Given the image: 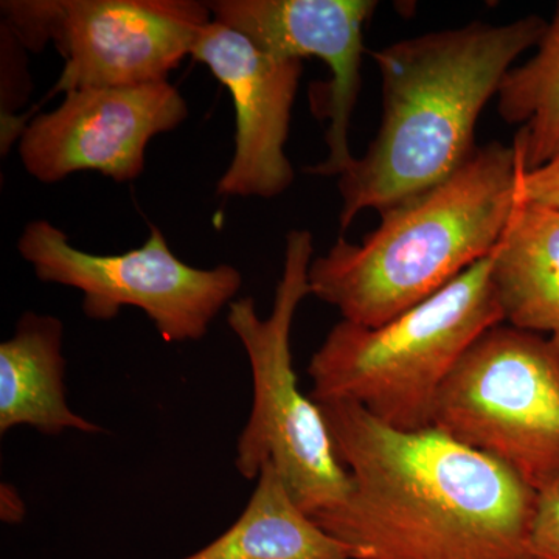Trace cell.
<instances>
[{"label": "cell", "instance_id": "cell-7", "mask_svg": "<svg viewBox=\"0 0 559 559\" xmlns=\"http://www.w3.org/2000/svg\"><path fill=\"white\" fill-rule=\"evenodd\" d=\"M16 246L40 282L83 294L87 319L109 322L123 308H139L170 344L201 341L242 286L230 264L202 270L183 263L156 226L139 249L97 255L70 245L50 221L33 219Z\"/></svg>", "mask_w": 559, "mask_h": 559}, {"label": "cell", "instance_id": "cell-19", "mask_svg": "<svg viewBox=\"0 0 559 559\" xmlns=\"http://www.w3.org/2000/svg\"><path fill=\"white\" fill-rule=\"evenodd\" d=\"M0 518L7 524H20L25 516V503L22 500L16 488L10 484H2V495H0Z\"/></svg>", "mask_w": 559, "mask_h": 559}, {"label": "cell", "instance_id": "cell-8", "mask_svg": "<svg viewBox=\"0 0 559 559\" xmlns=\"http://www.w3.org/2000/svg\"><path fill=\"white\" fill-rule=\"evenodd\" d=\"M187 117L186 98L168 81L73 91L57 109L25 124L17 151L25 171L43 183L80 171L131 182L145 170L151 140Z\"/></svg>", "mask_w": 559, "mask_h": 559}, {"label": "cell", "instance_id": "cell-9", "mask_svg": "<svg viewBox=\"0 0 559 559\" xmlns=\"http://www.w3.org/2000/svg\"><path fill=\"white\" fill-rule=\"evenodd\" d=\"M55 92L164 83L213 21L197 0H64Z\"/></svg>", "mask_w": 559, "mask_h": 559}, {"label": "cell", "instance_id": "cell-1", "mask_svg": "<svg viewBox=\"0 0 559 559\" xmlns=\"http://www.w3.org/2000/svg\"><path fill=\"white\" fill-rule=\"evenodd\" d=\"M347 496L312 516L352 559H535L538 491L439 429L399 430L352 403L319 404Z\"/></svg>", "mask_w": 559, "mask_h": 559}, {"label": "cell", "instance_id": "cell-13", "mask_svg": "<svg viewBox=\"0 0 559 559\" xmlns=\"http://www.w3.org/2000/svg\"><path fill=\"white\" fill-rule=\"evenodd\" d=\"M503 322L559 348V212L522 202L491 253Z\"/></svg>", "mask_w": 559, "mask_h": 559}, {"label": "cell", "instance_id": "cell-15", "mask_svg": "<svg viewBox=\"0 0 559 559\" xmlns=\"http://www.w3.org/2000/svg\"><path fill=\"white\" fill-rule=\"evenodd\" d=\"M498 110L503 121L521 127L513 146L524 171L559 156V3L535 55L502 80Z\"/></svg>", "mask_w": 559, "mask_h": 559}, {"label": "cell", "instance_id": "cell-5", "mask_svg": "<svg viewBox=\"0 0 559 559\" xmlns=\"http://www.w3.org/2000/svg\"><path fill=\"white\" fill-rule=\"evenodd\" d=\"M312 253L311 231L289 230L271 314L261 318L252 297L231 301L227 312V325L241 342L252 373V409L235 466L246 480H257L272 463L311 518L336 507L349 488L323 412L301 392L293 366L290 333L301 300L311 296Z\"/></svg>", "mask_w": 559, "mask_h": 559}, {"label": "cell", "instance_id": "cell-14", "mask_svg": "<svg viewBox=\"0 0 559 559\" xmlns=\"http://www.w3.org/2000/svg\"><path fill=\"white\" fill-rule=\"evenodd\" d=\"M180 559H352L293 499L272 463L237 521L207 546Z\"/></svg>", "mask_w": 559, "mask_h": 559}, {"label": "cell", "instance_id": "cell-11", "mask_svg": "<svg viewBox=\"0 0 559 559\" xmlns=\"http://www.w3.org/2000/svg\"><path fill=\"white\" fill-rule=\"evenodd\" d=\"M191 57L227 87L235 106V153L216 193L263 200L285 193L296 178L285 145L301 61L272 57L215 20L201 32Z\"/></svg>", "mask_w": 559, "mask_h": 559}, {"label": "cell", "instance_id": "cell-2", "mask_svg": "<svg viewBox=\"0 0 559 559\" xmlns=\"http://www.w3.org/2000/svg\"><path fill=\"white\" fill-rule=\"evenodd\" d=\"M546 28L536 14L502 25L476 21L373 51L381 127L367 153L340 176L342 231L364 210L382 212L457 171L477 150L481 110Z\"/></svg>", "mask_w": 559, "mask_h": 559}, {"label": "cell", "instance_id": "cell-6", "mask_svg": "<svg viewBox=\"0 0 559 559\" xmlns=\"http://www.w3.org/2000/svg\"><path fill=\"white\" fill-rule=\"evenodd\" d=\"M432 428L540 491L559 480V348L543 334L492 326L443 382Z\"/></svg>", "mask_w": 559, "mask_h": 559}, {"label": "cell", "instance_id": "cell-12", "mask_svg": "<svg viewBox=\"0 0 559 559\" xmlns=\"http://www.w3.org/2000/svg\"><path fill=\"white\" fill-rule=\"evenodd\" d=\"M64 326L58 318L25 312L10 340L0 344V433L31 426L44 436L66 430L103 433L70 409L66 399Z\"/></svg>", "mask_w": 559, "mask_h": 559}, {"label": "cell", "instance_id": "cell-4", "mask_svg": "<svg viewBox=\"0 0 559 559\" xmlns=\"http://www.w3.org/2000/svg\"><path fill=\"white\" fill-rule=\"evenodd\" d=\"M503 323L491 255L381 326L341 320L312 355L314 403H352L390 428H430L439 390L485 331Z\"/></svg>", "mask_w": 559, "mask_h": 559}, {"label": "cell", "instance_id": "cell-3", "mask_svg": "<svg viewBox=\"0 0 559 559\" xmlns=\"http://www.w3.org/2000/svg\"><path fill=\"white\" fill-rule=\"evenodd\" d=\"M522 173L513 145L477 146L450 178L382 210L358 245L340 238L312 260L311 296L356 325L399 318L495 252L520 204Z\"/></svg>", "mask_w": 559, "mask_h": 559}, {"label": "cell", "instance_id": "cell-16", "mask_svg": "<svg viewBox=\"0 0 559 559\" xmlns=\"http://www.w3.org/2000/svg\"><path fill=\"white\" fill-rule=\"evenodd\" d=\"M2 24L25 49L39 51L47 40L60 39L64 24V0H3Z\"/></svg>", "mask_w": 559, "mask_h": 559}, {"label": "cell", "instance_id": "cell-17", "mask_svg": "<svg viewBox=\"0 0 559 559\" xmlns=\"http://www.w3.org/2000/svg\"><path fill=\"white\" fill-rule=\"evenodd\" d=\"M530 550L535 559H559V480L538 491Z\"/></svg>", "mask_w": 559, "mask_h": 559}, {"label": "cell", "instance_id": "cell-10", "mask_svg": "<svg viewBox=\"0 0 559 559\" xmlns=\"http://www.w3.org/2000/svg\"><path fill=\"white\" fill-rule=\"evenodd\" d=\"M213 20L248 36L280 60L320 58L331 72L320 117L329 120L325 160L305 168L316 176H341L356 157L348 145L349 121L360 94L364 28L374 0H212Z\"/></svg>", "mask_w": 559, "mask_h": 559}, {"label": "cell", "instance_id": "cell-18", "mask_svg": "<svg viewBox=\"0 0 559 559\" xmlns=\"http://www.w3.org/2000/svg\"><path fill=\"white\" fill-rule=\"evenodd\" d=\"M520 201L559 212V156L535 170L522 173Z\"/></svg>", "mask_w": 559, "mask_h": 559}]
</instances>
